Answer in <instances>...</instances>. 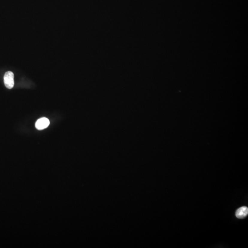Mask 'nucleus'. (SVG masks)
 Returning a JSON list of instances; mask_svg holds the SVG:
<instances>
[{"mask_svg":"<svg viewBox=\"0 0 248 248\" xmlns=\"http://www.w3.org/2000/svg\"><path fill=\"white\" fill-rule=\"evenodd\" d=\"M4 82L7 88H13L14 85V74L11 71H7L5 73L4 76Z\"/></svg>","mask_w":248,"mask_h":248,"instance_id":"obj_1","label":"nucleus"},{"mask_svg":"<svg viewBox=\"0 0 248 248\" xmlns=\"http://www.w3.org/2000/svg\"><path fill=\"white\" fill-rule=\"evenodd\" d=\"M248 214V208L246 206L241 207L237 210L236 216L238 218H244Z\"/></svg>","mask_w":248,"mask_h":248,"instance_id":"obj_3","label":"nucleus"},{"mask_svg":"<svg viewBox=\"0 0 248 248\" xmlns=\"http://www.w3.org/2000/svg\"><path fill=\"white\" fill-rule=\"evenodd\" d=\"M49 124V120L45 117H43L37 120L36 123V127L39 130H43L47 128Z\"/></svg>","mask_w":248,"mask_h":248,"instance_id":"obj_2","label":"nucleus"}]
</instances>
